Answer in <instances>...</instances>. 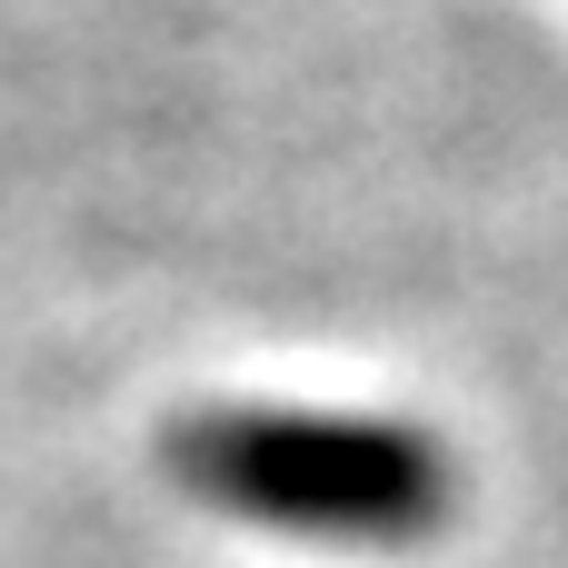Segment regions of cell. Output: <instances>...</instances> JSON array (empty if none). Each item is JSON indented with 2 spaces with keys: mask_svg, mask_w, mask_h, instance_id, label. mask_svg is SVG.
<instances>
[{
  "mask_svg": "<svg viewBox=\"0 0 568 568\" xmlns=\"http://www.w3.org/2000/svg\"><path fill=\"white\" fill-rule=\"evenodd\" d=\"M160 459L200 509H220L240 529H270V539H300V549H349V559L419 549L459 499L449 449L419 419L320 409V399L190 409V419H170Z\"/></svg>",
  "mask_w": 568,
  "mask_h": 568,
  "instance_id": "1",
  "label": "cell"
}]
</instances>
